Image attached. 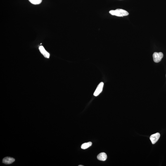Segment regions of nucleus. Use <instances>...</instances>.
I'll return each mask as SVG.
<instances>
[{"instance_id": "obj_10", "label": "nucleus", "mask_w": 166, "mask_h": 166, "mask_svg": "<svg viewBox=\"0 0 166 166\" xmlns=\"http://www.w3.org/2000/svg\"><path fill=\"white\" fill-rule=\"evenodd\" d=\"M79 166H83V165H79Z\"/></svg>"}, {"instance_id": "obj_3", "label": "nucleus", "mask_w": 166, "mask_h": 166, "mask_svg": "<svg viewBox=\"0 0 166 166\" xmlns=\"http://www.w3.org/2000/svg\"><path fill=\"white\" fill-rule=\"evenodd\" d=\"M160 137V134L159 133L152 134L150 137V139L151 140L152 144H155L158 141Z\"/></svg>"}, {"instance_id": "obj_7", "label": "nucleus", "mask_w": 166, "mask_h": 166, "mask_svg": "<svg viewBox=\"0 0 166 166\" xmlns=\"http://www.w3.org/2000/svg\"><path fill=\"white\" fill-rule=\"evenodd\" d=\"M97 158L98 160L104 161L106 160L107 158V156L106 153L103 152V153L99 154L97 156Z\"/></svg>"}, {"instance_id": "obj_11", "label": "nucleus", "mask_w": 166, "mask_h": 166, "mask_svg": "<svg viewBox=\"0 0 166 166\" xmlns=\"http://www.w3.org/2000/svg\"></svg>"}, {"instance_id": "obj_8", "label": "nucleus", "mask_w": 166, "mask_h": 166, "mask_svg": "<svg viewBox=\"0 0 166 166\" xmlns=\"http://www.w3.org/2000/svg\"><path fill=\"white\" fill-rule=\"evenodd\" d=\"M92 145V143L91 142L84 143L81 146V148L82 149H86L91 146Z\"/></svg>"}, {"instance_id": "obj_6", "label": "nucleus", "mask_w": 166, "mask_h": 166, "mask_svg": "<svg viewBox=\"0 0 166 166\" xmlns=\"http://www.w3.org/2000/svg\"><path fill=\"white\" fill-rule=\"evenodd\" d=\"M40 51L41 53L45 57L49 58L50 57V54L47 52L45 50L43 46H40L39 48Z\"/></svg>"}, {"instance_id": "obj_5", "label": "nucleus", "mask_w": 166, "mask_h": 166, "mask_svg": "<svg viewBox=\"0 0 166 166\" xmlns=\"http://www.w3.org/2000/svg\"><path fill=\"white\" fill-rule=\"evenodd\" d=\"M15 161L14 158H11V157H7L3 159V163L8 165V164H10L13 163Z\"/></svg>"}, {"instance_id": "obj_2", "label": "nucleus", "mask_w": 166, "mask_h": 166, "mask_svg": "<svg viewBox=\"0 0 166 166\" xmlns=\"http://www.w3.org/2000/svg\"><path fill=\"white\" fill-rule=\"evenodd\" d=\"M153 56L154 61L155 63H158L160 62L163 58V54L161 52H155L153 54Z\"/></svg>"}, {"instance_id": "obj_4", "label": "nucleus", "mask_w": 166, "mask_h": 166, "mask_svg": "<svg viewBox=\"0 0 166 166\" xmlns=\"http://www.w3.org/2000/svg\"><path fill=\"white\" fill-rule=\"evenodd\" d=\"M104 83L103 82L100 83L97 87L96 90L95 91L94 95L95 96H98L102 91Z\"/></svg>"}, {"instance_id": "obj_1", "label": "nucleus", "mask_w": 166, "mask_h": 166, "mask_svg": "<svg viewBox=\"0 0 166 166\" xmlns=\"http://www.w3.org/2000/svg\"><path fill=\"white\" fill-rule=\"evenodd\" d=\"M109 13L112 15L119 17L127 16L129 14L127 11L120 9H118L115 10H111L109 11Z\"/></svg>"}, {"instance_id": "obj_9", "label": "nucleus", "mask_w": 166, "mask_h": 166, "mask_svg": "<svg viewBox=\"0 0 166 166\" xmlns=\"http://www.w3.org/2000/svg\"><path fill=\"white\" fill-rule=\"evenodd\" d=\"M29 1L33 4L37 5L40 4L42 0H29Z\"/></svg>"}]
</instances>
